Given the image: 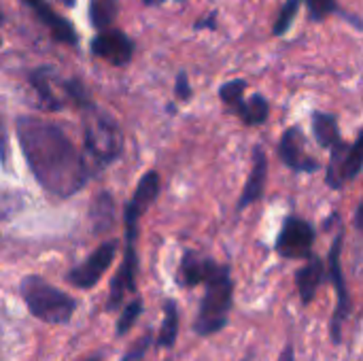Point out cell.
Here are the masks:
<instances>
[{"label":"cell","mask_w":363,"mask_h":361,"mask_svg":"<svg viewBox=\"0 0 363 361\" xmlns=\"http://www.w3.org/2000/svg\"><path fill=\"white\" fill-rule=\"evenodd\" d=\"M277 361H296V351H294V345H287V347L281 351V355H279V360Z\"/></svg>","instance_id":"obj_31"},{"label":"cell","mask_w":363,"mask_h":361,"mask_svg":"<svg viewBox=\"0 0 363 361\" xmlns=\"http://www.w3.org/2000/svg\"><path fill=\"white\" fill-rule=\"evenodd\" d=\"M102 360H104V351H98V353L89 355L85 361H102Z\"/></svg>","instance_id":"obj_32"},{"label":"cell","mask_w":363,"mask_h":361,"mask_svg":"<svg viewBox=\"0 0 363 361\" xmlns=\"http://www.w3.org/2000/svg\"><path fill=\"white\" fill-rule=\"evenodd\" d=\"M64 4H66V6H74V4H77V0H64Z\"/></svg>","instance_id":"obj_34"},{"label":"cell","mask_w":363,"mask_h":361,"mask_svg":"<svg viewBox=\"0 0 363 361\" xmlns=\"http://www.w3.org/2000/svg\"><path fill=\"white\" fill-rule=\"evenodd\" d=\"M153 338H155V334L149 330V332L143 334L134 345H130V349L121 355V360L119 361H143L145 360V355H147V351L153 347Z\"/></svg>","instance_id":"obj_27"},{"label":"cell","mask_w":363,"mask_h":361,"mask_svg":"<svg viewBox=\"0 0 363 361\" xmlns=\"http://www.w3.org/2000/svg\"><path fill=\"white\" fill-rule=\"evenodd\" d=\"M162 194V177L157 170H149L140 177L132 198L123 206V232L125 245H136L140 236V219L155 204Z\"/></svg>","instance_id":"obj_7"},{"label":"cell","mask_w":363,"mask_h":361,"mask_svg":"<svg viewBox=\"0 0 363 361\" xmlns=\"http://www.w3.org/2000/svg\"><path fill=\"white\" fill-rule=\"evenodd\" d=\"M0 164L2 168L9 166V136H6V123L2 119V111H0Z\"/></svg>","instance_id":"obj_29"},{"label":"cell","mask_w":363,"mask_h":361,"mask_svg":"<svg viewBox=\"0 0 363 361\" xmlns=\"http://www.w3.org/2000/svg\"><path fill=\"white\" fill-rule=\"evenodd\" d=\"M194 30H217V11L204 15L200 21L194 23Z\"/></svg>","instance_id":"obj_30"},{"label":"cell","mask_w":363,"mask_h":361,"mask_svg":"<svg viewBox=\"0 0 363 361\" xmlns=\"http://www.w3.org/2000/svg\"><path fill=\"white\" fill-rule=\"evenodd\" d=\"M311 126H313V136L321 149H332L342 140L338 117L328 111H313L311 115Z\"/></svg>","instance_id":"obj_19"},{"label":"cell","mask_w":363,"mask_h":361,"mask_svg":"<svg viewBox=\"0 0 363 361\" xmlns=\"http://www.w3.org/2000/svg\"><path fill=\"white\" fill-rule=\"evenodd\" d=\"M0 47H2V36H0Z\"/></svg>","instance_id":"obj_37"},{"label":"cell","mask_w":363,"mask_h":361,"mask_svg":"<svg viewBox=\"0 0 363 361\" xmlns=\"http://www.w3.org/2000/svg\"><path fill=\"white\" fill-rule=\"evenodd\" d=\"M166 0H143L145 6H157V4H164Z\"/></svg>","instance_id":"obj_33"},{"label":"cell","mask_w":363,"mask_h":361,"mask_svg":"<svg viewBox=\"0 0 363 361\" xmlns=\"http://www.w3.org/2000/svg\"><path fill=\"white\" fill-rule=\"evenodd\" d=\"M21 2L34 11L36 19L49 30L53 40H57L62 45H68V47L79 45V34H77L74 26L66 17H62L57 11H53L47 0H21Z\"/></svg>","instance_id":"obj_15"},{"label":"cell","mask_w":363,"mask_h":361,"mask_svg":"<svg viewBox=\"0 0 363 361\" xmlns=\"http://www.w3.org/2000/svg\"><path fill=\"white\" fill-rule=\"evenodd\" d=\"M342 249H345V226L340 223V230L334 236V243L330 247L328 262H325V277L330 279L332 287L336 289V306H334V315L330 319V340H332L334 347L342 345L345 323L353 315V300H351V291H349V285H347V274H345V268H342Z\"/></svg>","instance_id":"obj_6"},{"label":"cell","mask_w":363,"mask_h":361,"mask_svg":"<svg viewBox=\"0 0 363 361\" xmlns=\"http://www.w3.org/2000/svg\"><path fill=\"white\" fill-rule=\"evenodd\" d=\"M217 262L211 255H202L194 249L183 251V257L179 262L177 270V283L185 289H194L206 281V277L213 272Z\"/></svg>","instance_id":"obj_17"},{"label":"cell","mask_w":363,"mask_h":361,"mask_svg":"<svg viewBox=\"0 0 363 361\" xmlns=\"http://www.w3.org/2000/svg\"><path fill=\"white\" fill-rule=\"evenodd\" d=\"M162 313H164V319H162V326L153 338V345L157 351H170L174 345H177V338H179V326H181V311H179V304L174 298H166L164 304H162Z\"/></svg>","instance_id":"obj_18"},{"label":"cell","mask_w":363,"mask_h":361,"mask_svg":"<svg viewBox=\"0 0 363 361\" xmlns=\"http://www.w3.org/2000/svg\"><path fill=\"white\" fill-rule=\"evenodd\" d=\"M89 223L94 234H106L115 226V198L108 191L94 196L89 204Z\"/></svg>","instance_id":"obj_20"},{"label":"cell","mask_w":363,"mask_h":361,"mask_svg":"<svg viewBox=\"0 0 363 361\" xmlns=\"http://www.w3.org/2000/svg\"><path fill=\"white\" fill-rule=\"evenodd\" d=\"M204 296L198 306V315L194 319V334L200 338H211L228 328L230 313L234 306V279H232V266L219 264L213 268V272L206 277Z\"/></svg>","instance_id":"obj_3"},{"label":"cell","mask_w":363,"mask_h":361,"mask_svg":"<svg viewBox=\"0 0 363 361\" xmlns=\"http://www.w3.org/2000/svg\"><path fill=\"white\" fill-rule=\"evenodd\" d=\"M236 117L245 123V126H262L268 121L270 117V104L268 98L264 94H253L251 98H245L240 111L236 113Z\"/></svg>","instance_id":"obj_21"},{"label":"cell","mask_w":363,"mask_h":361,"mask_svg":"<svg viewBox=\"0 0 363 361\" xmlns=\"http://www.w3.org/2000/svg\"><path fill=\"white\" fill-rule=\"evenodd\" d=\"M302 9V0H285L283 6L279 9V15L274 19V26H272V36H283L289 32V28L294 26L296 21V15L300 13Z\"/></svg>","instance_id":"obj_26"},{"label":"cell","mask_w":363,"mask_h":361,"mask_svg":"<svg viewBox=\"0 0 363 361\" xmlns=\"http://www.w3.org/2000/svg\"><path fill=\"white\" fill-rule=\"evenodd\" d=\"M15 132L34 181L49 196L60 200L72 198L94 179L83 151L55 121L19 115Z\"/></svg>","instance_id":"obj_1"},{"label":"cell","mask_w":363,"mask_h":361,"mask_svg":"<svg viewBox=\"0 0 363 361\" xmlns=\"http://www.w3.org/2000/svg\"><path fill=\"white\" fill-rule=\"evenodd\" d=\"M119 15V0H89V23L96 32L111 28Z\"/></svg>","instance_id":"obj_22"},{"label":"cell","mask_w":363,"mask_h":361,"mask_svg":"<svg viewBox=\"0 0 363 361\" xmlns=\"http://www.w3.org/2000/svg\"><path fill=\"white\" fill-rule=\"evenodd\" d=\"M279 160L294 172H317L321 168L319 160L308 153V140L300 126H291L283 132L279 140Z\"/></svg>","instance_id":"obj_13"},{"label":"cell","mask_w":363,"mask_h":361,"mask_svg":"<svg viewBox=\"0 0 363 361\" xmlns=\"http://www.w3.org/2000/svg\"><path fill=\"white\" fill-rule=\"evenodd\" d=\"M315 238L317 230L311 221L298 215H287L274 240V251L283 260H306L313 253Z\"/></svg>","instance_id":"obj_10"},{"label":"cell","mask_w":363,"mask_h":361,"mask_svg":"<svg viewBox=\"0 0 363 361\" xmlns=\"http://www.w3.org/2000/svg\"><path fill=\"white\" fill-rule=\"evenodd\" d=\"M268 155L266 149L262 145L253 147V155H251V172L245 181L242 194L236 202V211H245L251 204L259 202L266 194V183H268Z\"/></svg>","instance_id":"obj_14"},{"label":"cell","mask_w":363,"mask_h":361,"mask_svg":"<svg viewBox=\"0 0 363 361\" xmlns=\"http://www.w3.org/2000/svg\"><path fill=\"white\" fill-rule=\"evenodd\" d=\"M174 96H177V100H181V102H187V100H191V96H194V87L189 85V74H187L185 70H181V72L177 74V79H174Z\"/></svg>","instance_id":"obj_28"},{"label":"cell","mask_w":363,"mask_h":361,"mask_svg":"<svg viewBox=\"0 0 363 361\" xmlns=\"http://www.w3.org/2000/svg\"><path fill=\"white\" fill-rule=\"evenodd\" d=\"M89 51L94 57L104 60L106 64L115 66V68H125L136 51V43L119 28H104L100 32H96V36L91 38Z\"/></svg>","instance_id":"obj_11"},{"label":"cell","mask_w":363,"mask_h":361,"mask_svg":"<svg viewBox=\"0 0 363 361\" xmlns=\"http://www.w3.org/2000/svg\"><path fill=\"white\" fill-rule=\"evenodd\" d=\"M302 2H306L308 17H311L313 21H317V23L325 21V19H328L330 15H334V13H340L342 17H351L353 26H355L357 30L362 28V21H359V17H357V15H349V13L340 11L336 0H302Z\"/></svg>","instance_id":"obj_24"},{"label":"cell","mask_w":363,"mask_h":361,"mask_svg":"<svg viewBox=\"0 0 363 361\" xmlns=\"http://www.w3.org/2000/svg\"><path fill=\"white\" fill-rule=\"evenodd\" d=\"M117 251H119V240H115V238L104 240L81 264L72 266L66 272V283H70L72 287H77L81 291L96 287L100 283V279L104 277V272L113 266Z\"/></svg>","instance_id":"obj_9"},{"label":"cell","mask_w":363,"mask_h":361,"mask_svg":"<svg viewBox=\"0 0 363 361\" xmlns=\"http://www.w3.org/2000/svg\"><path fill=\"white\" fill-rule=\"evenodd\" d=\"M363 134L359 132L353 143L340 140L330 149V164L325 168V185L340 191L345 185L353 183L362 174L363 166Z\"/></svg>","instance_id":"obj_8"},{"label":"cell","mask_w":363,"mask_h":361,"mask_svg":"<svg viewBox=\"0 0 363 361\" xmlns=\"http://www.w3.org/2000/svg\"><path fill=\"white\" fill-rule=\"evenodd\" d=\"M179 2H185V0H179Z\"/></svg>","instance_id":"obj_38"},{"label":"cell","mask_w":363,"mask_h":361,"mask_svg":"<svg viewBox=\"0 0 363 361\" xmlns=\"http://www.w3.org/2000/svg\"><path fill=\"white\" fill-rule=\"evenodd\" d=\"M83 123V157L91 172L98 177L111 168L123 155V132L117 119L102 111L98 104H89L81 111Z\"/></svg>","instance_id":"obj_2"},{"label":"cell","mask_w":363,"mask_h":361,"mask_svg":"<svg viewBox=\"0 0 363 361\" xmlns=\"http://www.w3.org/2000/svg\"><path fill=\"white\" fill-rule=\"evenodd\" d=\"M19 296L28 313L47 326H68L79 302L38 274H28L19 283Z\"/></svg>","instance_id":"obj_5"},{"label":"cell","mask_w":363,"mask_h":361,"mask_svg":"<svg viewBox=\"0 0 363 361\" xmlns=\"http://www.w3.org/2000/svg\"><path fill=\"white\" fill-rule=\"evenodd\" d=\"M138 272H140V257H138L136 245H125L123 260L108 285V298H106L108 313H117L123 306L125 296L138 291Z\"/></svg>","instance_id":"obj_12"},{"label":"cell","mask_w":363,"mask_h":361,"mask_svg":"<svg viewBox=\"0 0 363 361\" xmlns=\"http://www.w3.org/2000/svg\"><path fill=\"white\" fill-rule=\"evenodd\" d=\"M28 83L36 94V102L43 111H62L74 106L79 111L94 104L87 85L79 77H62L53 66H36L28 72Z\"/></svg>","instance_id":"obj_4"},{"label":"cell","mask_w":363,"mask_h":361,"mask_svg":"<svg viewBox=\"0 0 363 361\" xmlns=\"http://www.w3.org/2000/svg\"><path fill=\"white\" fill-rule=\"evenodd\" d=\"M0 23H4V13H2V9H0Z\"/></svg>","instance_id":"obj_36"},{"label":"cell","mask_w":363,"mask_h":361,"mask_svg":"<svg viewBox=\"0 0 363 361\" xmlns=\"http://www.w3.org/2000/svg\"><path fill=\"white\" fill-rule=\"evenodd\" d=\"M119 311H121V315H119L117 326H115V336H117V338H123V336L136 326V321L143 317V313H145V302H143L140 296H134L130 302H123V306H121Z\"/></svg>","instance_id":"obj_23"},{"label":"cell","mask_w":363,"mask_h":361,"mask_svg":"<svg viewBox=\"0 0 363 361\" xmlns=\"http://www.w3.org/2000/svg\"><path fill=\"white\" fill-rule=\"evenodd\" d=\"M294 281H296V289H298L300 302H302L304 306H308V304L317 298L321 285L328 281L323 257H319L317 253H311V255L306 257V264H304L302 268L296 270Z\"/></svg>","instance_id":"obj_16"},{"label":"cell","mask_w":363,"mask_h":361,"mask_svg":"<svg viewBox=\"0 0 363 361\" xmlns=\"http://www.w3.org/2000/svg\"><path fill=\"white\" fill-rule=\"evenodd\" d=\"M245 89H247V81L245 79H232V81H225L221 87H219V100L223 102V106L236 115L245 102Z\"/></svg>","instance_id":"obj_25"},{"label":"cell","mask_w":363,"mask_h":361,"mask_svg":"<svg viewBox=\"0 0 363 361\" xmlns=\"http://www.w3.org/2000/svg\"><path fill=\"white\" fill-rule=\"evenodd\" d=\"M253 357H255V355H253V353H249V355H247L245 360H240V361H253Z\"/></svg>","instance_id":"obj_35"}]
</instances>
